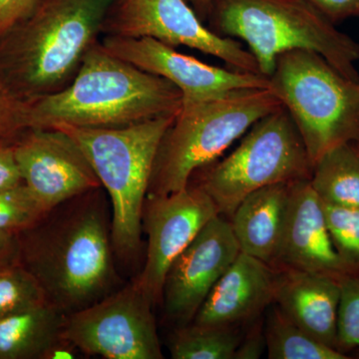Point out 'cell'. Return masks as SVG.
<instances>
[{"label": "cell", "mask_w": 359, "mask_h": 359, "mask_svg": "<svg viewBox=\"0 0 359 359\" xmlns=\"http://www.w3.org/2000/svg\"><path fill=\"white\" fill-rule=\"evenodd\" d=\"M98 191L57 205L20 233V263L66 316L103 299L114 285L111 222Z\"/></svg>", "instance_id": "obj_1"}, {"label": "cell", "mask_w": 359, "mask_h": 359, "mask_svg": "<svg viewBox=\"0 0 359 359\" xmlns=\"http://www.w3.org/2000/svg\"><path fill=\"white\" fill-rule=\"evenodd\" d=\"M182 98L172 82L116 57L97 41L67 87L27 102L28 128H122L178 114Z\"/></svg>", "instance_id": "obj_2"}, {"label": "cell", "mask_w": 359, "mask_h": 359, "mask_svg": "<svg viewBox=\"0 0 359 359\" xmlns=\"http://www.w3.org/2000/svg\"><path fill=\"white\" fill-rule=\"evenodd\" d=\"M115 0H41L0 39V77L25 102L56 93L77 74Z\"/></svg>", "instance_id": "obj_3"}, {"label": "cell", "mask_w": 359, "mask_h": 359, "mask_svg": "<svg viewBox=\"0 0 359 359\" xmlns=\"http://www.w3.org/2000/svg\"><path fill=\"white\" fill-rule=\"evenodd\" d=\"M208 16L212 32L247 43L264 76H271L280 54L302 49L359 80V43L308 0H212Z\"/></svg>", "instance_id": "obj_4"}, {"label": "cell", "mask_w": 359, "mask_h": 359, "mask_svg": "<svg viewBox=\"0 0 359 359\" xmlns=\"http://www.w3.org/2000/svg\"><path fill=\"white\" fill-rule=\"evenodd\" d=\"M177 114L160 116L122 128L52 127L72 137L83 151L112 204L111 238L116 254H138L143 211L158 149Z\"/></svg>", "instance_id": "obj_5"}, {"label": "cell", "mask_w": 359, "mask_h": 359, "mask_svg": "<svg viewBox=\"0 0 359 359\" xmlns=\"http://www.w3.org/2000/svg\"><path fill=\"white\" fill-rule=\"evenodd\" d=\"M271 89H243L205 102L183 104L161 141L148 196H166L190 185L250 127L280 109Z\"/></svg>", "instance_id": "obj_6"}, {"label": "cell", "mask_w": 359, "mask_h": 359, "mask_svg": "<svg viewBox=\"0 0 359 359\" xmlns=\"http://www.w3.org/2000/svg\"><path fill=\"white\" fill-rule=\"evenodd\" d=\"M269 78L313 168L332 149L359 142V80L344 77L318 53L302 49L278 56Z\"/></svg>", "instance_id": "obj_7"}, {"label": "cell", "mask_w": 359, "mask_h": 359, "mask_svg": "<svg viewBox=\"0 0 359 359\" xmlns=\"http://www.w3.org/2000/svg\"><path fill=\"white\" fill-rule=\"evenodd\" d=\"M228 157L203 168L200 187L219 214L230 219L250 193L311 179L313 165L294 120L283 106L255 123Z\"/></svg>", "instance_id": "obj_8"}, {"label": "cell", "mask_w": 359, "mask_h": 359, "mask_svg": "<svg viewBox=\"0 0 359 359\" xmlns=\"http://www.w3.org/2000/svg\"><path fill=\"white\" fill-rule=\"evenodd\" d=\"M136 280L66 316L61 337L107 359H162L152 308Z\"/></svg>", "instance_id": "obj_9"}, {"label": "cell", "mask_w": 359, "mask_h": 359, "mask_svg": "<svg viewBox=\"0 0 359 359\" xmlns=\"http://www.w3.org/2000/svg\"><path fill=\"white\" fill-rule=\"evenodd\" d=\"M101 33L132 39L150 37L174 48L190 47L221 59L236 70L262 74L249 49L203 25L187 0H115Z\"/></svg>", "instance_id": "obj_10"}, {"label": "cell", "mask_w": 359, "mask_h": 359, "mask_svg": "<svg viewBox=\"0 0 359 359\" xmlns=\"http://www.w3.org/2000/svg\"><path fill=\"white\" fill-rule=\"evenodd\" d=\"M101 46L116 57L165 78L181 91L182 105L205 102L243 89H269V78L259 73L216 67L175 50L150 37L105 35Z\"/></svg>", "instance_id": "obj_11"}, {"label": "cell", "mask_w": 359, "mask_h": 359, "mask_svg": "<svg viewBox=\"0 0 359 359\" xmlns=\"http://www.w3.org/2000/svg\"><path fill=\"white\" fill-rule=\"evenodd\" d=\"M144 205V228L148 236L146 262L135 278L151 301L162 299L170 266L219 211L214 201L200 187L189 185L166 196H147Z\"/></svg>", "instance_id": "obj_12"}, {"label": "cell", "mask_w": 359, "mask_h": 359, "mask_svg": "<svg viewBox=\"0 0 359 359\" xmlns=\"http://www.w3.org/2000/svg\"><path fill=\"white\" fill-rule=\"evenodd\" d=\"M22 183L48 210L101 183L76 141L58 128H28L11 145Z\"/></svg>", "instance_id": "obj_13"}, {"label": "cell", "mask_w": 359, "mask_h": 359, "mask_svg": "<svg viewBox=\"0 0 359 359\" xmlns=\"http://www.w3.org/2000/svg\"><path fill=\"white\" fill-rule=\"evenodd\" d=\"M241 250L230 221L215 217L170 266L162 299L166 316L189 325Z\"/></svg>", "instance_id": "obj_14"}, {"label": "cell", "mask_w": 359, "mask_h": 359, "mask_svg": "<svg viewBox=\"0 0 359 359\" xmlns=\"http://www.w3.org/2000/svg\"><path fill=\"white\" fill-rule=\"evenodd\" d=\"M273 268L299 269L337 278L351 273L335 250L323 203L309 179L290 184L287 219Z\"/></svg>", "instance_id": "obj_15"}, {"label": "cell", "mask_w": 359, "mask_h": 359, "mask_svg": "<svg viewBox=\"0 0 359 359\" xmlns=\"http://www.w3.org/2000/svg\"><path fill=\"white\" fill-rule=\"evenodd\" d=\"M276 269L240 252L214 285L192 323L240 327L269 308L275 301Z\"/></svg>", "instance_id": "obj_16"}, {"label": "cell", "mask_w": 359, "mask_h": 359, "mask_svg": "<svg viewBox=\"0 0 359 359\" xmlns=\"http://www.w3.org/2000/svg\"><path fill=\"white\" fill-rule=\"evenodd\" d=\"M276 269L273 304L309 334L337 349L339 278L299 269Z\"/></svg>", "instance_id": "obj_17"}, {"label": "cell", "mask_w": 359, "mask_h": 359, "mask_svg": "<svg viewBox=\"0 0 359 359\" xmlns=\"http://www.w3.org/2000/svg\"><path fill=\"white\" fill-rule=\"evenodd\" d=\"M290 184H275L250 193L229 219L241 252L273 268L282 243Z\"/></svg>", "instance_id": "obj_18"}, {"label": "cell", "mask_w": 359, "mask_h": 359, "mask_svg": "<svg viewBox=\"0 0 359 359\" xmlns=\"http://www.w3.org/2000/svg\"><path fill=\"white\" fill-rule=\"evenodd\" d=\"M66 314L48 302L0 320V359H42L59 339Z\"/></svg>", "instance_id": "obj_19"}, {"label": "cell", "mask_w": 359, "mask_h": 359, "mask_svg": "<svg viewBox=\"0 0 359 359\" xmlns=\"http://www.w3.org/2000/svg\"><path fill=\"white\" fill-rule=\"evenodd\" d=\"M309 182L321 202L359 207V142L342 144L323 155Z\"/></svg>", "instance_id": "obj_20"}, {"label": "cell", "mask_w": 359, "mask_h": 359, "mask_svg": "<svg viewBox=\"0 0 359 359\" xmlns=\"http://www.w3.org/2000/svg\"><path fill=\"white\" fill-rule=\"evenodd\" d=\"M264 334L269 359L351 358L309 334L275 304L266 316Z\"/></svg>", "instance_id": "obj_21"}, {"label": "cell", "mask_w": 359, "mask_h": 359, "mask_svg": "<svg viewBox=\"0 0 359 359\" xmlns=\"http://www.w3.org/2000/svg\"><path fill=\"white\" fill-rule=\"evenodd\" d=\"M243 339L240 327H217L191 323L170 337L174 359H233Z\"/></svg>", "instance_id": "obj_22"}, {"label": "cell", "mask_w": 359, "mask_h": 359, "mask_svg": "<svg viewBox=\"0 0 359 359\" xmlns=\"http://www.w3.org/2000/svg\"><path fill=\"white\" fill-rule=\"evenodd\" d=\"M49 212L25 184L0 189L1 231L23 233L36 226Z\"/></svg>", "instance_id": "obj_23"}, {"label": "cell", "mask_w": 359, "mask_h": 359, "mask_svg": "<svg viewBox=\"0 0 359 359\" xmlns=\"http://www.w3.org/2000/svg\"><path fill=\"white\" fill-rule=\"evenodd\" d=\"M46 302L39 283L22 264L0 269V320Z\"/></svg>", "instance_id": "obj_24"}, {"label": "cell", "mask_w": 359, "mask_h": 359, "mask_svg": "<svg viewBox=\"0 0 359 359\" xmlns=\"http://www.w3.org/2000/svg\"><path fill=\"white\" fill-rule=\"evenodd\" d=\"M323 208L337 254L351 273H359V207L323 203Z\"/></svg>", "instance_id": "obj_25"}, {"label": "cell", "mask_w": 359, "mask_h": 359, "mask_svg": "<svg viewBox=\"0 0 359 359\" xmlns=\"http://www.w3.org/2000/svg\"><path fill=\"white\" fill-rule=\"evenodd\" d=\"M337 349L346 354L359 349V273L339 278Z\"/></svg>", "instance_id": "obj_26"}, {"label": "cell", "mask_w": 359, "mask_h": 359, "mask_svg": "<svg viewBox=\"0 0 359 359\" xmlns=\"http://www.w3.org/2000/svg\"><path fill=\"white\" fill-rule=\"evenodd\" d=\"M28 104L14 95L0 77V145H13L28 129Z\"/></svg>", "instance_id": "obj_27"}, {"label": "cell", "mask_w": 359, "mask_h": 359, "mask_svg": "<svg viewBox=\"0 0 359 359\" xmlns=\"http://www.w3.org/2000/svg\"><path fill=\"white\" fill-rule=\"evenodd\" d=\"M41 0H0V39L27 18Z\"/></svg>", "instance_id": "obj_28"}, {"label": "cell", "mask_w": 359, "mask_h": 359, "mask_svg": "<svg viewBox=\"0 0 359 359\" xmlns=\"http://www.w3.org/2000/svg\"><path fill=\"white\" fill-rule=\"evenodd\" d=\"M334 23L359 18V0H308Z\"/></svg>", "instance_id": "obj_29"}, {"label": "cell", "mask_w": 359, "mask_h": 359, "mask_svg": "<svg viewBox=\"0 0 359 359\" xmlns=\"http://www.w3.org/2000/svg\"><path fill=\"white\" fill-rule=\"evenodd\" d=\"M266 348L264 327L255 325L247 334L243 335L233 359H259Z\"/></svg>", "instance_id": "obj_30"}, {"label": "cell", "mask_w": 359, "mask_h": 359, "mask_svg": "<svg viewBox=\"0 0 359 359\" xmlns=\"http://www.w3.org/2000/svg\"><path fill=\"white\" fill-rule=\"evenodd\" d=\"M22 183L11 145H0V189Z\"/></svg>", "instance_id": "obj_31"}, {"label": "cell", "mask_w": 359, "mask_h": 359, "mask_svg": "<svg viewBox=\"0 0 359 359\" xmlns=\"http://www.w3.org/2000/svg\"><path fill=\"white\" fill-rule=\"evenodd\" d=\"M20 233L0 230V269L20 263Z\"/></svg>", "instance_id": "obj_32"}, {"label": "cell", "mask_w": 359, "mask_h": 359, "mask_svg": "<svg viewBox=\"0 0 359 359\" xmlns=\"http://www.w3.org/2000/svg\"><path fill=\"white\" fill-rule=\"evenodd\" d=\"M77 348L71 342L65 339H59L45 353L42 359H67L76 358Z\"/></svg>", "instance_id": "obj_33"}, {"label": "cell", "mask_w": 359, "mask_h": 359, "mask_svg": "<svg viewBox=\"0 0 359 359\" xmlns=\"http://www.w3.org/2000/svg\"><path fill=\"white\" fill-rule=\"evenodd\" d=\"M189 1L195 7L196 13H198L202 16L209 15L212 0H189Z\"/></svg>", "instance_id": "obj_34"}, {"label": "cell", "mask_w": 359, "mask_h": 359, "mask_svg": "<svg viewBox=\"0 0 359 359\" xmlns=\"http://www.w3.org/2000/svg\"><path fill=\"white\" fill-rule=\"evenodd\" d=\"M355 358H359V349H356L355 351Z\"/></svg>", "instance_id": "obj_35"}]
</instances>
